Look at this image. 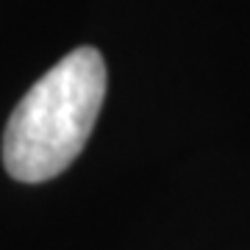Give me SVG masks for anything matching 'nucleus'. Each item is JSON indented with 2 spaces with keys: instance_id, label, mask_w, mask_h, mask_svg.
<instances>
[{
  "instance_id": "obj_1",
  "label": "nucleus",
  "mask_w": 250,
  "mask_h": 250,
  "mask_svg": "<svg viewBox=\"0 0 250 250\" xmlns=\"http://www.w3.org/2000/svg\"><path fill=\"white\" fill-rule=\"evenodd\" d=\"M103 98L106 64L95 47H78L47 70L3 131V164L11 178L42 184L67 170L89 139Z\"/></svg>"
}]
</instances>
